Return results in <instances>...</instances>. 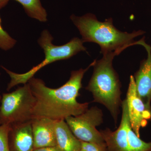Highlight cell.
<instances>
[{"label": "cell", "instance_id": "obj_1", "mask_svg": "<svg viewBox=\"0 0 151 151\" xmlns=\"http://www.w3.org/2000/svg\"><path fill=\"white\" fill-rule=\"evenodd\" d=\"M95 62L94 60L85 69L71 71L69 80L56 89L46 86L40 78H30L27 83L36 100L33 119L44 117L56 121L65 120L67 117L78 116L87 110L89 103H78L77 98L84 74Z\"/></svg>", "mask_w": 151, "mask_h": 151}, {"label": "cell", "instance_id": "obj_2", "mask_svg": "<svg viewBox=\"0 0 151 151\" xmlns=\"http://www.w3.org/2000/svg\"><path fill=\"white\" fill-rule=\"evenodd\" d=\"M70 18L79 30L84 42H93L99 45L103 55L111 53L118 55L127 47L137 45L135 38L145 33L142 30L131 33L122 32L113 25L112 18L100 22L92 14L81 17L73 14Z\"/></svg>", "mask_w": 151, "mask_h": 151}, {"label": "cell", "instance_id": "obj_3", "mask_svg": "<svg viewBox=\"0 0 151 151\" xmlns=\"http://www.w3.org/2000/svg\"><path fill=\"white\" fill-rule=\"evenodd\" d=\"M116 53L103 55L95 63L94 71L86 90L92 93L93 102L105 106L111 113L116 124L122 106L121 83L113 66Z\"/></svg>", "mask_w": 151, "mask_h": 151}, {"label": "cell", "instance_id": "obj_4", "mask_svg": "<svg viewBox=\"0 0 151 151\" xmlns=\"http://www.w3.org/2000/svg\"><path fill=\"white\" fill-rule=\"evenodd\" d=\"M53 39V37L48 31L44 30L38 42L44 52L45 59L26 73H15L1 65V67L10 77V81L7 87L8 91L18 84H26L38 71L46 65L55 61L69 59L79 52L86 51V49L83 45L84 42L78 37L73 38L68 43L59 46L52 44Z\"/></svg>", "mask_w": 151, "mask_h": 151}, {"label": "cell", "instance_id": "obj_5", "mask_svg": "<svg viewBox=\"0 0 151 151\" xmlns=\"http://www.w3.org/2000/svg\"><path fill=\"white\" fill-rule=\"evenodd\" d=\"M35 102L28 83L13 92L4 93L0 106V125L31 121Z\"/></svg>", "mask_w": 151, "mask_h": 151}, {"label": "cell", "instance_id": "obj_6", "mask_svg": "<svg viewBox=\"0 0 151 151\" xmlns=\"http://www.w3.org/2000/svg\"><path fill=\"white\" fill-rule=\"evenodd\" d=\"M65 121L74 136L81 142L106 144L100 131L96 129L103 122V112L97 107L88 109L78 116L67 117Z\"/></svg>", "mask_w": 151, "mask_h": 151}, {"label": "cell", "instance_id": "obj_7", "mask_svg": "<svg viewBox=\"0 0 151 151\" xmlns=\"http://www.w3.org/2000/svg\"><path fill=\"white\" fill-rule=\"evenodd\" d=\"M126 100L131 127L140 137L141 128L146 127L148 121L151 120V107L147 106L138 95L134 78L132 75L130 77Z\"/></svg>", "mask_w": 151, "mask_h": 151}, {"label": "cell", "instance_id": "obj_8", "mask_svg": "<svg viewBox=\"0 0 151 151\" xmlns=\"http://www.w3.org/2000/svg\"><path fill=\"white\" fill-rule=\"evenodd\" d=\"M122 120L117 130L108 128L100 131L107 147V151H132L127 139V129L130 124L127 100L122 102Z\"/></svg>", "mask_w": 151, "mask_h": 151}, {"label": "cell", "instance_id": "obj_9", "mask_svg": "<svg viewBox=\"0 0 151 151\" xmlns=\"http://www.w3.org/2000/svg\"><path fill=\"white\" fill-rule=\"evenodd\" d=\"M138 45L145 47L147 57L141 61L139 70L134 75L136 89L144 103L151 107V46L145 42V37L137 41Z\"/></svg>", "mask_w": 151, "mask_h": 151}, {"label": "cell", "instance_id": "obj_10", "mask_svg": "<svg viewBox=\"0 0 151 151\" xmlns=\"http://www.w3.org/2000/svg\"><path fill=\"white\" fill-rule=\"evenodd\" d=\"M55 122L56 120L44 117L32 120L35 149L57 146Z\"/></svg>", "mask_w": 151, "mask_h": 151}, {"label": "cell", "instance_id": "obj_11", "mask_svg": "<svg viewBox=\"0 0 151 151\" xmlns=\"http://www.w3.org/2000/svg\"><path fill=\"white\" fill-rule=\"evenodd\" d=\"M8 138L10 151H33L32 120L11 124Z\"/></svg>", "mask_w": 151, "mask_h": 151}, {"label": "cell", "instance_id": "obj_12", "mask_svg": "<svg viewBox=\"0 0 151 151\" xmlns=\"http://www.w3.org/2000/svg\"><path fill=\"white\" fill-rule=\"evenodd\" d=\"M55 132L57 146L62 151H80L81 141L73 134L65 120L56 121Z\"/></svg>", "mask_w": 151, "mask_h": 151}, {"label": "cell", "instance_id": "obj_13", "mask_svg": "<svg viewBox=\"0 0 151 151\" xmlns=\"http://www.w3.org/2000/svg\"><path fill=\"white\" fill-rule=\"evenodd\" d=\"M21 4L27 15L41 22L47 21V13L40 0H14Z\"/></svg>", "mask_w": 151, "mask_h": 151}, {"label": "cell", "instance_id": "obj_14", "mask_svg": "<svg viewBox=\"0 0 151 151\" xmlns=\"http://www.w3.org/2000/svg\"><path fill=\"white\" fill-rule=\"evenodd\" d=\"M1 23V20L0 17V48L7 51L14 46L17 43V41L3 28Z\"/></svg>", "mask_w": 151, "mask_h": 151}, {"label": "cell", "instance_id": "obj_15", "mask_svg": "<svg viewBox=\"0 0 151 151\" xmlns=\"http://www.w3.org/2000/svg\"><path fill=\"white\" fill-rule=\"evenodd\" d=\"M10 125H0V151H10L9 144V132Z\"/></svg>", "mask_w": 151, "mask_h": 151}, {"label": "cell", "instance_id": "obj_16", "mask_svg": "<svg viewBox=\"0 0 151 151\" xmlns=\"http://www.w3.org/2000/svg\"><path fill=\"white\" fill-rule=\"evenodd\" d=\"M81 149L85 151H107L106 145L81 142Z\"/></svg>", "mask_w": 151, "mask_h": 151}, {"label": "cell", "instance_id": "obj_17", "mask_svg": "<svg viewBox=\"0 0 151 151\" xmlns=\"http://www.w3.org/2000/svg\"><path fill=\"white\" fill-rule=\"evenodd\" d=\"M33 151H62L57 146L34 149Z\"/></svg>", "mask_w": 151, "mask_h": 151}, {"label": "cell", "instance_id": "obj_18", "mask_svg": "<svg viewBox=\"0 0 151 151\" xmlns=\"http://www.w3.org/2000/svg\"><path fill=\"white\" fill-rule=\"evenodd\" d=\"M9 1V0H0V9L5 6L7 4Z\"/></svg>", "mask_w": 151, "mask_h": 151}, {"label": "cell", "instance_id": "obj_19", "mask_svg": "<svg viewBox=\"0 0 151 151\" xmlns=\"http://www.w3.org/2000/svg\"><path fill=\"white\" fill-rule=\"evenodd\" d=\"M2 96L0 95V106H1V101Z\"/></svg>", "mask_w": 151, "mask_h": 151}, {"label": "cell", "instance_id": "obj_20", "mask_svg": "<svg viewBox=\"0 0 151 151\" xmlns=\"http://www.w3.org/2000/svg\"><path fill=\"white\" fill-rule=\"evenodd\" d=\"M80 151H85L84 150H82V149H81V150H80Z\"/></svg>", "mask_w": 151, "mask_h": 151}, {"label": "cell", "instance_id": "obj_21", "mask_svg": "<svg viewBox=\"0 0 151 151\" xmlns=\"http://www.w3.org/2000/svg\"><path fill=\"white\" fill-rule=\"evenodd\" d=\"M0 75H1V73H0Z\"/></svg>", "mask_w": 151, "mask_h": 151}]
</instances>
